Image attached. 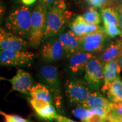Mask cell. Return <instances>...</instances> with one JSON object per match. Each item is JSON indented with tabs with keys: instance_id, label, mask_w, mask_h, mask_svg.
Listing matches in <instances>:
<instances>
[{
	"instance_id": "cell-1",
	"label": "cell",
	"mask_w": 122,
	"mask_h": 122,
	"mask_svg": "<svg viewBox=\"0 0 122 122\" xmlns=\"http://www.w3.org/2000/svg\"><path fill=\"white\" fill-rule=\"evenodd\" d=\"M66 21L65 2L63 0L56 1L47 11L44 39H48L58 34L63 29Z\"/></svg>"
},
{
	"instance_id": "cell-2",
	"label": "cell",
	"mask_w": 122,
	"mask_h": 122,
	"mask_svg": "<svg viewBox=\"0 0 122 122\" xmlns=\"http://www.w3.org/2000/svg\"><path fill=\"white\" fill-rule=\"evenodd\" d=\"M31 15L28 7L23 6L10 14L6 27L11 32L23 38L29 37L31 27Z\"/></svg>"
},
{
	"instance_id": "cell-3",
	"label": "cell",
	"mask_w": 122,
	"mask_h": 122,
	"mask_svg": "<svg viewBox=\"0 0 122 122\" xmlns=\"http://www.w3.org/2000/svg\"><path fill=\"white\" fill-rule=\"evenodd\" d=\"M48 8L40 4L36 6L31 15V27L28 40L31 46L37 48L44 39Z\"/></svg>"
},
{
	"instance_id": "cell-4",
	"label": "cell",
	"mask_w": 122,
	"mask_h": 122,
	"mask_svg": "<svg viewBox=\"0 0 122 122\" xmlns=\"http://www.w3.org/2000/svg\"><path fill=\"white\" fill-rule=\"evenodd\" d=\"M65 86L66 95L71 105H78L92 93L91 88L84 80H69Z\"/></svg>"
},
{
	"instance_id": "cell-5",
	"label": "cell",
	"mask_w": 122,
	"mask_h": 122,
	"mask_svg": "<svg viewBox=\"0 0 122 122\" xmlns=\"http://www.w3.org/2000/svg\"><path fill=\"white\" fill-rule=\"evenodd\" d=\"M103 64L96 56L90 60L85 69L84 80L92 90L97 91L103 83Z\"/></svg>"
},
{
	"instance_id": "cell-6",
	"label": "cell",
	"mask_w": 122,
	"mask_h": 122,
	"mask_svg": "<svg viewBox=\"0 0 122 122\" xmlns=\"http://www.w3.org/2000/svg\"><path fill=\"white\" fill-rule=\"evenodd\" d=\"M35 54L24 50H1L0 63L2 66L10 67L29 66L32 63Z\"/></svg>"
},
{
	"instance_id": "cell-7",
	"label": "cell",
	"mask_w": 122,
	"mask_h": 122,
	"mask_svg": "<svg viewBox=\"0 0 122 122\" xmlns=\"http://www.w3.org/2000/svg\"><path fill=\"white\" fill-rule=\"evenodd\" d=\"M27 42L22 37L4 28L0 30V48L1 50H23L27 48Z\"/></svg>"
},
{
	"instance_id": "cell-8",
	"label": "cell",
	"mask_w": 122,
	"mask_h": 122,
	"mask_svg": "<svg viewBox=\"0 0 122 122\" xmlns=\"http://www.w3.org/2000/svg\"><path fill=\"white\" fill-rule=\"evenodd\" d=\"M65 54L63 46L59 39H53L47 41L41 49V56L46 62H53L59 60Z\"/></svg>"
},
{
	"instance_id": "cell-9",
	"label": "cell",
	"mask_w": 122,
	"mask_h": 122,
	"mask_svg": "<svg viewBox=\"0 0 122 122\" xmlns=\"http://www.w3.org/2000/svg\"><path fill=\"white\" fill-rule=\"evenodd\" d=\"M7 81L11 84L12 91H17L27 95H29L30 89L33 85L30 74L21 69L18 70L16 74Z\"/></svg>"
},
{
	"instance_id": "cell-10",
	"label": "cell",
	"mask_w": 122,
	"mask_h": 122,
	"mask_svg": "<svg viewBox=\"0 0 122 122\" xmlns=\"http://www.w3.org/2000/svg\"><path fill=\"white\" fill-rule=\"evenodd\" d=\"M39 76L56 95L59 93L61 82L56 67L51 65L44 66L40 69Z\"/></svg>"
},
{
	"instance_id": "cell-11",
	"label": "cell",
	"mask_w": 122,
	"mask_h": 122,
	"mask_svg": "<svg viewBox=\"0 0 122 122\" xmlns=\"http://www.w3.org/2000/svg\"><path fill=\"white\" fill-rule=\"evenodd\" d=\"M29 101L40 118L49 121H54L58 114L52 103L32 97L29 99Z\"/></svg>"
},
{
	"instance_id": "cell-12",
	"label": "cell",
	"mask_w": 122,
	"mask_h": 122,
	"mask_svg": "<svg viewBox=\"0 0 122 122\" xmlns=\"http://www.w3.org/2000/svg\"><path fill=\"white\" fill-rule=\"evenodd\" d=\"M59 40L63 46L65 54L68 57L80 51V39L72 30L62 33L59 36Z\"/></svg>"
},
{
	"instance_id": "cell-13",
	"label": "cell",
	"mask_w": 122,
	"mask_h": 122,
	"mask_svg": "<svg viewBox=\"0 0 122 122\" xmlns=\"http://www.w3.org/2000/svg\"><path fill=\"white\" fill-rule=\"evenodd\" d=\"M95 57L92 53L80 51L70 57L68 68L71 72L78 74L85 71L88 62Z\"/></svg>"
},
{
	"instance_id": "cell-14",
	"label": "cell",
	"mask_w": 122,
	"mask_h": 122,
	"mask_svg": "<svg viewBox=\"0 0 122 122\" xmlns=\"http://www.w3.org/2000/svg\"><path fill=\"white\" fill-rule=\"evenodd\" d=\"M104 79L101 91L105 93L107 91L109 85L115 79L120 75L122 68L120 66L119 59H114L107 62L103 66Z\"/></svg>"
},
{
	"instance_id": "cell-15",
	"label": "cell",
	"mask_w": 122,
	"mask_h": 122,
	"mask_svg": "<svg viewBox=\"0 0 122 122\" xmlns=\"http://www.w3.org/2000/svg\"><path fill=\"white\" fill-rule=\"evenodd\" d=\"M70 28L71 30L79 37H82L102 29L98 24L88 23L85 21L83 15L77 16L70 24Z\"/></svg>"
},
{
	"instance_id": "cell-16",
	"label": "cell",
	"mask_w": 122,
	"mask_h": 122,
	"mask_svg": "<svg viewBox=\"0 0 122 122\" xmlns=\"http://www.w3.org/2000/svg\"><path fill=\"white\" fill-rule=\"evenodd\" d=\"M111 103L112 102L110 101L109 99L105 98L100 92H92L87 98L77 106H82L88 109L98 107H110Z\"/></svg>"
},
{
	"instance_id": "cell-17",
	"label": "cell",
	"mask_w": 122,
	"mask_h": 122,
	"mask_svg": "<svg viewBox=\"0 0 122 122\" xmlns=\"http://www.w3.org/2000/svg\"><path fill=\"white\" fill-rule=\"evenodd\" d=\"M122 54V41L117 40L112 42L103 50L100 59L103 65L109 61L119 59Z\"/></svg>"
},
{
	"instance_id": "cell-18",
	"label": "cell",
	"mask_w": 122,
	"mask_h": 122,
	"mask_svg": "<svg viewBox=\"0 0 122 122\" xmlns=\"http://www.w3.org/2000/svg\"><path fill=\"white\" fill-rule=\"evenodd\" d=\"M29 96L32 98L42 100L52 103L50 89L46 85L40 83L33 85L29 91Z\"/></svg>"
},
{
	"instance_id": "cell-19",
	"label": "cell",
	"mask_w": 122,
	"mask_h": 122,
	"mask_svg": "<svg viewBox=\"0 0 122 122\" xmlns=\"http://www.w3.org/2000/svg\"><path fill=\"white\" fill-rule=\"evenodd\" d=\"M107 98L111 102H120L122 100V80L120 75L109 85L107 91Z\"/></svg>"
},
{
	"instance_id": "cell-20",
	"label": "cell",
	"mask_w": 122,
	"mask_h": 122,
	"mask_svg": "<svg viewBox=\"0 0 122 122\" xmlns=\"http://www.w3.org/2000/svg\"><path fill=\"white\" fill-rule=\"evenodd\" d=\"M103 23L114 24L120 28V18L115 7H106L101 10Z\"/></svg>"
},
{
	"instance_id": "cell-21",
	"label": "cell",
	"mask_w": 122,
	"mask_h": 122,
	"mask_svg": "<svg viewBox=\"0 0 122 122\" xmlns=\"http://www.w3.org/2000/svg\"><path fill=\"white\" fill-rule=\"evenodd\" d=\"M105 42L99 41L80 42V51L91 53L100 52L104 49Z\"/></svg>"
},
{
	"instance_id": "cell-22",
	"label": "cell",
	"mask_w": 122,
	"mask_h": 122,
	"mask_svg": "<svg viewBox=\"0 0 122 122\" xmlns=\"http://www.w3.org/2000/svg\"><path fill=\"white\" fill-rule=\"evenodd\" d=\"M107 35L102 28L94 32L88 33L84 36L80 37V42L86 41H99L105 42Z\"/></svg>"
},
{
	"instance_id": "cell-23",
	"label": "cell",
	"mask_w": 122,
	"mask_h": 122,
	"mask_svg": "<svg viewBox=\"0 0 122 122\" xmlns=\"http://www.w3.org/2000/svg\"><path fill=\"white\" fill-rule=\"evenodd\" d=\"M83 16L86 22L89 24H100L101 22V18L100 14L95 8L91 7L84 14Z\"/></svg>"
},
{
	"instance_id": "cell-24",
	"label": "cell",
	"mask_w": 122,
	"mask_h": 122,
	"mask_svg": "<svg viewBox=\"0 0 122 122\" xmlns=\"http://www.w3.org/2000/svg\"><path fill=\"white\" fill-rule=\"evenodd\" d=\"M72 114L76 118L80 119L81 121H84L93 115V113L89 109L80 106H77L75 109L73 110Z\"/></svg>"
},
{
	"instance_id": "cell-25",
	"label": "cell",
	"mask_w": 122,
	"mask_h": 122,
	"mask_svg": "<svg viewBox=\"0 0 122 122\" xmlns=\"http://www.w3.org/2000/svg\"><path fill=\"white\" fill-rule=\"evenodd\" d=\"M120 28V27L114 24L103 23V30L107 36L110 37H114L119 35H121L122 31L121 29Z\"/></svg>"
},
{
	"instance_id": "cell-26",
	"label": "cell",
	"mask_w": 122,
	"mask_h": 122,
	"mask_svg": "<svg viewBox=\"0 0 122 122\" xmlns=\"http://www.w3.org/2000/svg\"><path fill=\"white\" fill-rule=\"evenodd\" d=\"M1 114L2 116H4L5 122H33L30 120L23 118L19 116L7 114L2 111H1Z\"/></svg>"
},
{
	"instance_id": "cell-27",
	"label": "cell",
	"mask_w": 122,
	"mask_h": 122,
	"mask_svg": "<svg viewBox=\"0 0 122 122\" xmlns=\"http://www.w3.org/2000/svg\"><path fill=\"white\" fill-rule=\"evenodd\" d=\"M110 112L114 115L122 117V103H111V111Z\"/></svg>"
},
{
	"instance_id": "cell-28",
	"label": "cell",
	"mask_w": 122,
	"mask_h": 122,
	"mask_svg": "<svg viewBox=\"0 0 122 122\" xmlns=\"http://www.w3.org/2000/svg\"><path fill=\"white\" fill-rule=\"evenodd\" d=\"M82 122H109L108 117L98 115V114H93L88 119Z\"/></svg>"
},
{
	"instance_id": "cell-29",
	"label": "cell",
	"mask_w": 122,
	"mask_h": 122,
	"mask_svg": "<svg viewBox=\"0 0 122 122\" xmlns=\"http://www.w3.org/2000/svg\"><path fill=\"white\" fill-rule=\"evenodd\" d=\"M101 1L102 3V9L106 8V7H115L116 8L118 6V0H101Z\"/></svg>"
},
{
	"instance_id": "cell-30",
	"label": "cell",
	"mask_w": 122,
	"mask_h": 122,
	"mask_svg": "<svg viewBox=\"0 0 122 122\" xmlns=\"http://www.w3.org/2000/svg\"><path fill=\"white\" fill-rule=\"evenodd\" d=\"M89 5H91L92 7H94L95 9L101 8L102 9V3L101 0H90V1L88 2Z\"/></svg>"
},
{
	"instance_id": "cell-31",
	"label": "cell",
	"mask_w": 122,
	"mask_h": 122,
	"mask_svg": "<svg viewBox=\"0 0 122 122\" xmlns=\"http://www.w3.org/2000/svg\"><path fill=\"white\" fill-rule=\"evenodd\" d=\"M54 121L56 122H78L75 121L74 120L71 119L67 118V117H63V116L59 115H57L56 119H55Z\"/></svg>"
},
{
	"instance_id": "cell-32",
	"label": "cell",
	"mask_w": 122,
	"mask_h": 122,
	"mask_svg": "<svg viewBox=\"0 0 122 122\" xmlns=\"http://www.w3.org/2000/svg\"><path fill=\"white\" fill-rule=\"evenodd\" d=\"M109 122H122V117L114 115L110 112L108 116Z\"/></svg>"
},
{
	"instance_id": "cell-33",
	"label": "cell",
	"mask_w": 122,
	"mask_h": 122,
	"mask_svg": "<svg viewBox=\"0 0 122 122\" xmlns=\"http://www.w3.org/2000/svg\"><path fill=\"white\" fill-rule=\"evenodd\" d=\"M39 1L40 4L44 5L48 9L56 2V0H39Z\"/></svg>"
},
{
	"instance_id": "cell-34",
	"label": "cell",
	"mask_w": 122,
	"mask_h": 122,
	"mask_svg": "<svg viewBox=\"0 0 122 122\" xmlns=\"http://www.w3.org/2000/svg\"><path fill=\"white\" fill-rule=\"evenodd\" d=\"M36 0H20L21 2L25 5H30L33 4Z\"/></svg>"
},
{
	"instance_id": "cell-35",
	"label": "cell",
	"mask_w": 122,
	"mask_h": 122,
	"mask_svg": "<svg viewBox=\"0 0 122 122\" xmlns=\"http://www.w3.org/2000/svg\"><path fill=\"white\" fill-rule=\"evenodd\" d=\"M116 9H117V11L119 15L120 19H122V5H118L116 7Z\"/></svg>"
},
{
	"instance_id": "cell-36",
	"label": "cell",
	"mask_w": 122,
	"mask_h": 122,
	"mask_svg": "<svg viewBox=\"0 0 122 122\" xmlns=\"http://www.w3.org/2000/svg\"><path fill=\"white\" fill-rule=\"evenodd\" d=\"M119 63H120V67H121V68L122 70V54L121 55V56H120L119 58Z\"/></svg>"
},
{
	"instance_id": "cell-37",
	"label": "cell",
	"mask_w": 122,
	"mask_h": 122,
	"mask_svg": "<svg viewBox=\"0 0 122 122\" xmlns=\"http://www.w3.org/2000/svg\"><path fill=\"white\" fill-rule=\"evenodd\" d=\"M118 5H122V0H118Z\"/></svg>"
},
{
	"instance_id": "cell-38",
	"label": "cell",
	"mask_w": 122,
	"mask_h": 122,
	"mask_svg": "<svg viewBox=\"0 0 122 122\" xmlns=\"http://www.w3.org/2000/svg\"><path fill=\"white\" fill-rule=\"evenodd\" d=\"M79 1H84V2H89L90 1V0H79Z\"/></svg>"
},
{
	"instance_id": "cell-39",
	"label": "cell",
	"mask_w": 122,
	"mask_h": 122,
	"mask_svg": "<svg viewBox=\"0 0 122 122\" xmlns=\"http://www.w3.org/2000/svg\"><path fill=\"white\" fill-rule=\"evenodd\" d=\"M122 27V19H120V28Z\"/></svg>"
},
{
	"instance_id": "cell-40",
	"label": "cell",
	"mask_w": 122,
	"mask_h": 122,
	"mask_svg": "<svg viewBox=\"0 0 122 122\" xmlns=\"http://www.w3.org/2000/svg\"><path fill=\"white\" fill-rule=\"evenodd\" d=\"M120 29H121V31H122V34H121V36H122V28H120Z\"/></svg>"
},
{
	"instance_id": "cell-41",
	"label": "cell",
	"mask_w": 122,
	"mask_h": 122,
	"mask_svg": "<svg viewBox=\"0 0 122 122\" xmlns=\"http://www.w3.org/2000/svg\"><path fill=\"white\" fill-rule=\"evenodd\" d=\"M122 102V101H121V102Z\"/></svg>"
},
{
	"instance_id": "cell-42",
	"label": "cell",
	"mask_w": 122,
	"mask_h": 122,
	"mask_svg": "<svg viewBox=\"0 0 122 122\" xmlns=\"http://www.w3.org/2000/svg\"></svg>"
}]
</instances>
